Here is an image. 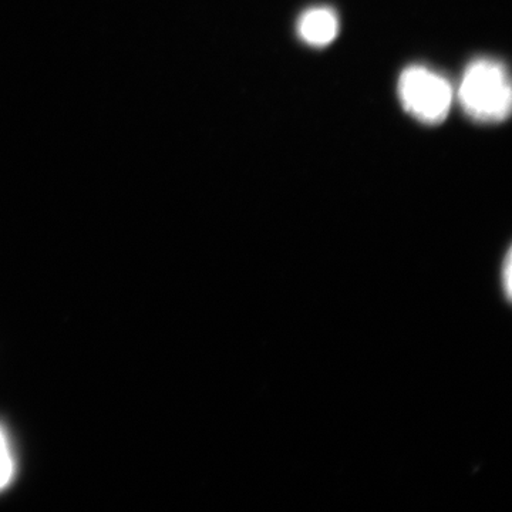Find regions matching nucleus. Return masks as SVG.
<instances>
[{"mask_svg":"<svg viewBox=\"0 0 512 512\" xmlns=\"http://www.w3.org/2000/svg\"><path fill=\"white\" fill-rule=\"evenodd\" d=\"M458 100L468 116L484 123H498L510 116L512 92L510 76L503 63L478 59L464 72Z\"/></svg>","mask_w":512,"mask_h":512,"instance_id":"nucleus-1","label":"nucleus"},{"mask_svg":"<svg viewBox=\"0 0 512 512\" xmlns=\"http://www.w3.org/2000/svg\"><path fill=\"white\" fill-rule=\"evenodd\" d=\"M399 96L404 109L421 123L439 124L453 103V87L439 73L423 66L404 70L399 80Z\"/></svg>","mask_w":512,"mask_h":512,"instance_id":"nucleus-2","label":"nucleus"},{"mask_svg":"<svg viewBox=\"0 0 512 512\" xmlns=\"http://www.w3.org/2000/svg\"><path fill=\"white\" fill-rule=\"evenodd\" d=\"M298 32L299 36L309 45H329L338 36V16L329 8L306 10L299 19Z\"/></svg>","mask_w":512,"mask_h":512,"instance_id":"nucleus-3","label":"nucleus"},{"mask_svg":"<svg viewBox=\"0 0 512 512\" xmlns=\"http://www.w3.org/2000/svg\"><path fill=\"white\" fill-rule=\"evenodd\" d=\"M498 288L500 295L507 305L512 302V247L508 245L503 256H501L500 264H498Z\"/></svg>","mask_w":512,"mask_h":512,"instance_id":"nucleus-4","label":"nucleus"},{"mask_svg":"<svg viewBox=\"0 0 512 512\" xmlns=\"http://www.w3.org/2000/svg\"><path fill=\"white\" fill-rule=\"evenodd\" d=\"M15 476V460L5 431L0 427V491L5 490Z\"/></svg>","mask_w":512,"mask_h":512,"instance_id":"nucleus-5","label":"nucleus"}]
</instances>
